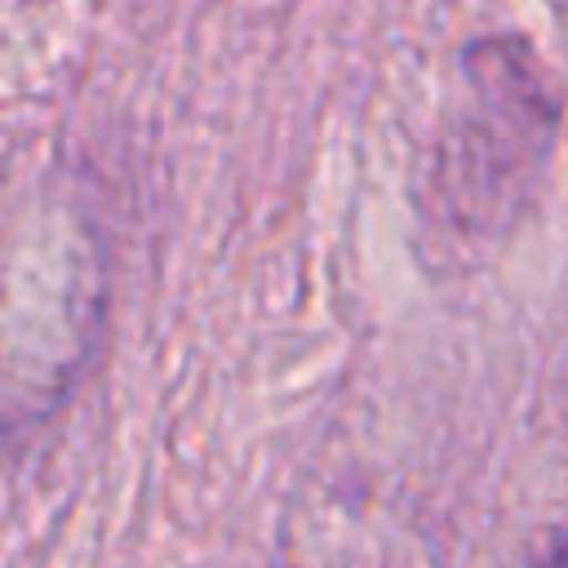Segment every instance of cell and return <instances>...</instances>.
<instances>
[{
	"label": "cell",
	"mask_w": 568,
	"mask_h": 568,
	"mask_svg": "<svg viewBox=\"0 0 568 568\" xmlns=\"http://www.w3.org/2000/svg\"><path fill=\"white\" fill-rule=\"evenodd\" d=\"M470 111L444 133L430 160V200L457 231H497L528 200L555 129L559 93L519 36L475 40L462 53Z\"/></svg>",
	"instance_id": "cell-1"
},
{
	"label": "cell",
	"mask_w": 568,
	"mask_h": 568,
	"mask_svg": "<svg viewBox=\"0 0 568 568\" xmlns=\"http://www.w3.org/2000/svg\"><path fill=\"white\" fill-rule=\"evenodd\" d=\"M528 568H564V532H559V528H550L546 550H541V555H532V559H528Z\"/></svg>",
	"instance_id": "cell-2"
}]
</instances>
